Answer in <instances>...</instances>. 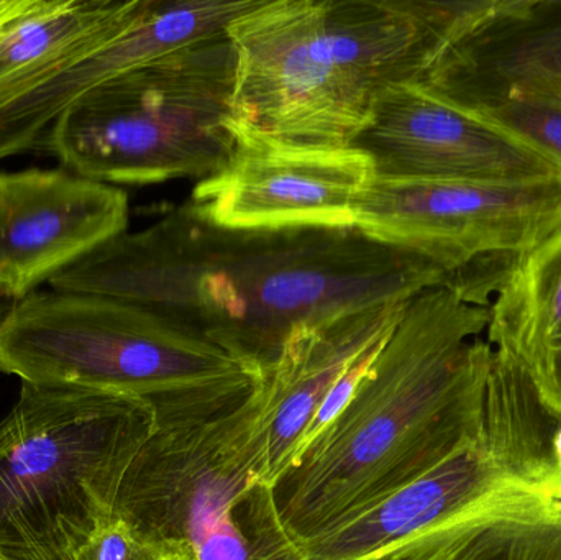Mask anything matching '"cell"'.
I'll list each match as a JSON object with an SVG mask.
<instances>
[{"mask_svg":"<svg viewBox=\"0 0 561 560\" xmlns=\"http://www.w3.org/2000/svg\"><path fill=\"white\" fill-rule=\"evenodd\" d=\"M460 273L348 229L233 230L174 207L49 279L154 312L260 375L294 329L340 312L451 289Z\"/></svg>","mask_w":561,"mask_h":560,"instance_id":"6da1fadb","label":"cell"},{"mask_svg":"<svg viewBox=\"0 0 561 560\" xmlns=\"http://www.w3.org/2000/svg\"><path fill=\"white\" fill-rule=\"evenodd\" d=\"M490 309L451 289H425L339 416L273 483L299 545L388 499L454 456L477 433L493 347Z\"/></svg>","mask_w":561,"mask_h":560,"instance_id":"7a4b0ae2","label":"cell"},{"mask_svg":"<svg viewBox=\"0 0 561 560\" xmlns=\"http://www.w3.org/2000/svg\"><path fill=\"white\" fill-rule=\"evenodd\" d=\"M497 0H260L226 33L237 53L233 132L345 148L379 94L419 82Z\"/></svg>","mask_w":561,"mask_h":560,"instance_id":"3957f363","label":"cell"},{"mask_svg":"<svg viewBox=\"0 0 561 560\" xmlns=\"http://www.w3.org/2000/svg\"><path fill=\"white\" fill-rule=\"evenodd\" d=\"M0 374L147 401L157 427L227 413L262 375L154 312L81 293L35 292L0 315Z\"/></svg>","mask_w":561,"mask_h":560,"instance_id":"277c9868","label":"cell"},{"mask_svg":"<svg viewBox=\"0 0 561 560\" xmlns=\"http://www.w3.org/2000/svg\"><path fill=\"white\" fill-rule=\"evenodd\" d=\"M157 426L140 398L22 384L0 420V560H75Z\"/></svg>","mask_w":561,"mask_h":560,"instance_id":"5b68a950","label":"cell"},{"mask_svg":"<svg viewBox=\"0 0 561 560\" xmlns=\"http://www.w3.org/2000/svg\"><path fill=\"white\" fill-rule=\"evenodd\" d=\"M237 53L227 33L168 53L76 99L38 145L99 183L213 176L236 148Z\"/></svg>","mask_w":561,"mask_h":560,"instance_id":"8992f818","label":"cell"},{"mask_svg":"<svg viewBox=\"0 0 561 560\" xmlns=\"http://www.w3.org/2000/svg\"><path fill=\"white\" fill-rule=\"evenodd\" d=\"M256 418L255 390L219 416L157 427L122 480L114 516L194 560H306L266 483Z\"/></svg>","mask_w":561,"mask_h":560,"instance_id":"52a82bcc","label":"cell"},{"mask_svg":"<svg viewBox=\"0 0 561 560\" xmlns=\"http://www.w3.org/2000/svg\"><path fill=\"white\" fill-rule=\"evenodd\" d=\"M355 227L375 242L431 256L460 273L504 272L561 227V176L526 183L382 180L355 209Z\"/></svg>","mask_w":561,"mask_h":560,"instance_id":"ba28073f","label":"cell"},{"mask_svg":"<svg viewBox=\"0 0 561 560\" xmlns=\"http://www.w3.org/2000/svg\"><path fill=\"white\" fill-rule=\"evenodd\" d=\"M222 170L204 178L187 204L199 219L233 230L348 229L375 180L356 148H304L233 132Z\"/></svg>","mask_w":561,"mask_h":560,"instance_id":"9c48e42d","label":"cell"},{"mask_svg":"<svg viewBox=\"0 0 561 560\" xmlns=\"http://www.w3.org/2000/svg\"><path fill=\"white\" fill-rule=\"evenodd\" d=\"M350 147L363 151L382 180L526 183L561 176L560 161L533 141L417 82L386 88Z\"/></svg>","mask_w":561,"mask_h":560,"instance_id":"30bf717a","label":"cell"},{"mask_svg":"<svg viewBox=\"0 0 561 560\" xmlns=\"http://www.w3.org/2000/svg\"><path fill=\"white\" fill-rule=\"evenodd\" d=\"M122 187L65 170L0 171V298L15 302L127 232Z\"/></svg>","mask_w":561,"mask_h":560,"instance_id":"8fae6325","label":"cell"},{"mask_svg":"<svg viewBox=\"0 0 561 560\" xmlns=\"http://www.w3.org/2000/svg\"><path fill=\"white\" fill-rule=\"evenodd\" d=\"M408 301L352 309L294 329L256 388L266 483L273 487L296 462L320 404L356 362L385 344Z\"/></svg>","mask_w":561,"mask_h":560,"instance_id":"7c38bea8","label":"cell"},{"mask_svg":"<svg viewBox=\"0 0 561 560\" xmlns=\"http://www.w3.org/2000/svg\"><path fill=\"white\" fill-rule=\"evenodd\" d=\"M260 0H141L135 19L104 46L0 108V161L38 147L76 99L108 79L226 32Z\"/></svg>","mask_w":561,"mask_h":560,"instance_id":"4fadbf2b","label":"cell"},{"mask_svg":"<svg viewBox=\"0 0 561 560\" xmlns=\"http://www.w3.org/2000/svg\"><path fill=\"white\" fill-rule=\"evenodd\" d=\"M417 84L465 108L516 95H561V0H500Z\"/></svg>","mask_w":561,"mask_h":560,"instance_id":"5bb4252c","label":"cell"},{"mask_svg":"<svg viewBox=\"0 0 561 560\" xmlns=\"http://www.w3.org/2000/svg\"><path fill=\"white\" fill-rule=\"evenodd\" d=\"M488 306V342L561 413V227L511 260Z\"/></svg>","mask_w":561,"mask_h":560,"instance_id":"9a60e30c","label":"cell"},{"mask_svg":"<svg viewBox=\"0 0 561 560\" xmlns=\"http://www.w3.org/2000/svg\"><path fill=\"white\" fill-rule=\"evenodd\" d=\"M141 0H39L0 28V108L122 32Z\"/></svg>","mask_w":561,"mask_h":560,"instance_id":"2e32d148","label":"cell"},{"mask_svg":"<svg viewBox=\"0 0 561 560\" xmlns=\"http://www.w3.org/2000/svg\"><path fill=\"white\" fill-rule=\"evenodd\" d=\"M468 111L478 112L516 132L561 163V95L494 99Z\"/></svg>","mask_w":561,"mask_h":560,"instance_id":"e0dca14e","label":"cell"},{"mask_svg":"<svg viewBox=\"0 0 561 560\" xmlns=\"http://www.w3.org/2000/svg\"><path fill=\"white\" fill-rule=\"evenodd\" d=\"M161 551L124 519L112 516L76 555L75 560H158Z\"/></svg>","mask_w":561,"mask_h":560,"instance_id":"ac0fdd59","label":"cell"},{"mask_svg":"<svg viewBox=\"0 0 561 560\" xmlns=\"http://www.w3.org/2000/svg\"><path fill=\"white\" fill-rule=\"evenodd\" d=\"M38 2L39 0H0V28L35 9Z\"/></svg>","mask_w":561,"mask_h":560,"instance_id":"d6986e66","label":"cell"},{"mask_svg":"<svg viewBox=\"0 0 561 560\" xmlns=\"http://www.w3.org/2000/svg\"><path fill=\"white\" fill-rule=\"evenodd\" d=\"M161 556L158 560H194L191 556L184 555V552L176 551V549L163 548L160 549Z\"/></svg>","mask_w":561,"mask_h":560,"instance_id":"ffe728a7","label":"cell"}]
</instances>
